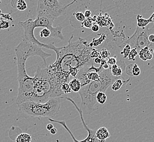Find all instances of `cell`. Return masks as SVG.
Returning <instances> with one entry per match:
<instances>
[{
    "label": "cell",
    "instance_id": "cell-27",
    "mask_svg": "<svg viewBox=\"0 0 154 142\" xmlns=\"http://www.w3.org/2000/svg\"><path fill=\"white\" fill-rule=\"evenodd\" d=\"M111 55V53L109 51H108L106 49H101L100 52V55L101 58L103 59H106V58H109L110 55Z\"/></svg>",
    "mask_w": 154,
    "mask_h": 142
},
{
    "label": "cell",
    "instance_id": "cell-32",
    "mask_svg": "<svg viewBox=\"0 0 154 142\" xmlns=\"http://www.w3.org/2000/svg\"><path fill=\"white\" fill-rule=\"evenodd\" d=\"M133 65H134V64H130V65H128L125 69L126 73L129 77H133V74H132Z\"/></svg>",
    "mask_w": 154,
    "mask_h": 142
},
{
    "label": "cell",
    "instance_id": "cell-5",
    "mask_svg": "<svg viewBox=\"0 0 154 142\" xmlns=\"http://www.w3.org/2000/svg\"><path fill=\"white\" fill-rule=\"evenodd\" d=\"M61 99V97H52L44 103L26 101L18 105V108L21 112L33 117L53 118L60 111Z\"/></svg>",
    "mask_w": 154,
    "mask_h": 142
},
{
    "label": "cell",
    "instance_id": "cell-10",
    "mask_svg": "<svg viewBox=\"0 0 154 142\" xmlns=\"http://www.w3.org/2000/svg\"><path fill=\"white\" fill-rule=\"evenodd\" d=\"M96 22L99 26L110 27V28L109 29L110 30H112V29L114 27L112 18L107 13H105L104 14L100 13L99 16L96 17Z\"/></svg>",
    "mask_w": 154,
    "mask_h": 142
},
{
    "label": "cell",
    "instance_id": "cell-1",
    "mask_svg": "<svg viewBox=\"0 0 154 142\" xmlns=\"http://www.w3.org/2000/svg\"><path fill=\"white\" fill-rule=\"evenodd\" d=\"M73 37L72 35L66 46L58 48L55 53V61L47 67L55 97H61L64 94L61 88L62 85L69 82L70 68L75 67L80 70L93 65L94 59L90 56L93 48L90 47L85 38H79L77 41L73 42Z\"/></svg>",
    "mask_w": 154,
    "mask_h": 142
},
{
    "label": "cell",
    "instance_id": "cell-7",
    "mask_svg": "<svg viewBox=\"0 0 154 142\" xmlns=\"http://www.w3.org/2000/svg\"><path fill=\"white\" fill-rule=\"evenodd\" d=\"M76 2L74 1L63 5L58 0H38L36 16L46 18L54 21L57 18L65 14L67 9Z\"/></svg>",
    "mask_w": 154,
    "mask_h": 142
},
{
    "label": "cell",
    "instance_id": "cell-22",
    "mask_svg": "<svg viewBox=\"0 0 154 142\" xmlns=\"http://www.w3.org/2000/svg\"><path fill=\"white\" fill-rule=\"evenodd\" d=\"M96 99L98 103L101 105H104L106 102L107 96L104 92H99L96 96Z\"/></svg>",
    "mask_w": 154,
    "mask_h": 142
},
{
    "label": "cell",
    "instance_id": "cell-16",
    "mask_svg": "<svg viewBox=\"0 0 154 142\" xmlns=\"http://www.w3.org/2000/svg\"><path fill=\"white\" fill-rule=\"evenodd\" d=\"M69 84L71 90L75 92H79L82 88L80 80L76 78L72 79L69 82Z\"/></svg>",
    "mask_w": 154,
    "mask_h": 142
},
{
    "label": "cell",
    "instance_id": "cell-43",
    "mask_svg": "<svg viewBox=\"0 0 154 142\" xmlns=\"http://www.w3.org/2000/svg\"></svg>",
    "mask_w": 154,
    "mask_h": 142
},
{
    "label": "cell",
    "instance_id": "cell-4",
    "mask_svg": "<svg viewBox=\"0 0 154 142\" xmlns=\"http://www.w3.org/2000/svg\"><path fill=\"white\" fill-rule=\"evenodd\" d=\"M54 21L43 17L36 16L34 20L31 18H29L24 21H21L18 23L19 26L22 27L24 30V39L29 42L37 45L40 47H44L46 49L52 50L54 52L57 47L54 43L44 44L40 42L35 36L34 31L37 27L47 28L51 32V38H59L61 40L64 39V36L62 33L63 27L61 26L54 27L53 24Z\"/></svg>",
    "mask_w": 154,
    "mask_h": 142
},
{
    "label": "cell",
    "instance_id": "cell-40",
    "mask_svg": "<svg viewBox=\"0 0 154 142\" xmlns=\"http://www.w3.org/2000/svg\"><path fill=\"white\" fill-rule=\"evenodd\" d=\"M107 63V61H106V60L105 59H101V66H104V65H105V64H106Z\"/></svg>",
    "mask_w": 154,
    "mask_h": 142
},
{
    "label": "cell",
    "instance_id": "cell-26",
    "mask_svg": "<svg viewBox=\"0 0 154 142\" xmlns=\"http://www.w3.org/2000/svg\"><path fill=\"white\" fill-rule=\"evenodd\" d=\"M138 50L134 48V49H132L131 52L129 53V55H128V60L129 61H135L136 60V57L138 55Z\"/></svg>",
    "mask_w": 154,
    "mask_h": 142
},
{
    "label": "cell",
    "instance_id": "cell-35",
    "mask_svg": "<svg viewBox=\"0 0 154 142\" xmlns=\"http://www.w3.org/2000/svg\"><path fill=\"white\" fill-rule=\"evenodd\" d=\"M91 14H92V12L89 10H86L84 12V15H85L86 18H88L90 17Z\"/></svg>",
    "mask_w": 154,
    "mask_h": 142
},
{
    "label": "cell",
    "instance_id": "cell-8",
    "mask_svg": "<svg viewBox=\"0 0 154 142\" xmlns=\"http://www.w3.org/2000/svg\"><path fill=\"white\" fill-rule=\"evenodd\" d=\"M154 33L153 29H150L149 26L145 28H140L137 26L136 31L131 37H129L127 40L121 44L120 47L128 44L132 49H136L138 52L144 48L149 47L152 50L154 46L149 42L148 37L149 35Z\"/></svg>",
    "mask_w": 154,
    "mask_h": 142
},
{
    "label": "cell",
    "instance_id": "cell-14",
    "mask_svg": "<svg viewBox=\"0 0 154 142\" xmlns=\"http://www.w3.org/2000/svg\"><path fill=\"white\" fill-rule=\"evenodd\" d=\"M139 58L144 61L150 60L153 58L151 50L149 47H146L142 49L138 53Z\"/></svg>",
    "mask_w": 154,
    "mask_h": 142
},
{
    "label": "cell",
    "instance_id": "cell-34",
    "mask_svg": "<svg viewBox=\"0 0 154 142\" xmlns=\"http://www.w3.org/2000/svg\"><path fill=\"white\" fill-rule=\"evenodd\" d=\"M91 29L93 32H98L99 30V26L98 24H94L92 27Z\"/></svg>",
    "mask_w": 154,
    "mask_h": 142
},
{
    "label": "cell",
    "instance_id": "cell-28",
    "mask_svg": "<svg viewBox=\"0 0 154 142\" xmlns=\"http://www.w3.org/2000/svg\"><path fill=\"white\" fill-rule=\"evenodd\" d=\"M62 90L64 94H69L71 92V89L70 87L69 83H64L62 85Z\"/></svg>",
    "mask_w": 154,
    "mask_h": 142
},
{
    "label": "cell",
    "instance_id": "cell-23",
    "mask_svg": "<svg viewBox=\"0 0 154 142\" xmlns=\"http://www.w3.org/2000/svg\"><path fill=\"white\" fill-rule=\"evenodd\" d=\"M131 50H132L131 47L128 44H126L123 46V50L120 53V54L123 55V58H127L128 57V55L131 52Z\"/></svg>",
    "mask_w": 154,
    "mask_h": 142
},
{
    "label": "cell",
    "instance_id": "cell-19",
    "mask_svg": "<svg viewBox=\"0 0 154 142\" xmlns=\"http://www.w3.org/2000/svg\"><path fill=\"white\" fill-rule=\"evenodd\" d=\"M31 136L26 133H22L18 136L16 139V142H31Z\"/></svg>",
    "mask_w": 154,
    "mask_h": 142
},
{
    "label": "cell",
    "instance_id": "cell-6",
    "mask_svg": "<svg viewBox=\"0 0 154 142\" xmlns=\"http://www.w3.org/2000/svg\"><path fill=\"white\" fill-rule=\"evenodd\" d=\"M34 94L32 101L37 103L46 102L50 98L54 97L53 83L47 67H37L34 77Z\"/></svg>",
    "mask_w": 154,
    "mask_h": 142
},
{
    "label": "cell",
    "instance_id": "cell-13",
    "mask_svg": "<svg viewBox=\"0 0 154 142\" xmlns=\"http://www.w3.org/2000/svg\"><path fill=\"white\" fill-rule=\"evenodd\" d=\"M154 18V12L151 16L148 19H144L143 16L141 15H137V26L140 28H145L148 26L150 23L154 22L153 19Z\"/></svg>",
    "mask_w": 154,
    "mask_h": 142
},
{
    "label": "cell",
    "instance_id": "cell-39",
    "mask_svg": "<svg viewBox=\"0 0 154 142\" xmlns=\"http://www.w3.org/2000/svg\"><path fill=\"white\" fill-rule=\"evenodd\" d=\"M50 133L52 134V135H55L57 133V129L55 127H54L53 128H52L51 131H50Z\"/></svg>",
    "mask_w": 154,
    "mask_h": 142
},
{
    "label": "cell",
    "instance_id": "cell-15",
    "mask_svg": "<svg viewBox=\"0 0 154 142\" xmlns=\"http://www.w3.org/2000/svg\"><path fill=\"white\" fill-rule=\"evenodd\" d=\"M12 7L19 11H24L27 9V4L24 0H13L11 2Z\"/></svg>",
    "mask_w": 154,
    "mask_h": 142
},
{
    "label": "cell",
    "instance_id": "cell-12",
    "mask_svg": "<svg viewBox=\"0 0 154 142\" xmlns=\"http://www.w3.org/2000/svg\"><path fill=\"white\" fill-rule=\"evenodd\" d=\"M129 80L130 78L125 79V78H123L121 76L117 77V79L112 84V89L115 91H117L118 90L121 89L123 86H125Z\"/></svg>",
    "mask_w": 154,
    "mask_h": 142
},
{
    "label": "cell",
    "instance_id": "cell-9",
    "mask_svg": "<svg viewBox=\"0 0 154 142\" xmlns=\"http://www.w3.org/2000/svg\"><path fill=\"white\" fill-rule=\"evenodd\" d=\"M62 99H65L66 100H68L70 101V102H71L75 107L76 108V109H77V111L79 112V114L80 116V119L82 121V125L84 127V128H85L86 130L88 132V136L87 137H86V138L84 140H82V141H78L77 139H76L75 138L73 133H72V132L70 131V130L69 129V127L67 126L66 122L65 121H59V120H54L52 119H51V118H48V120L51 121V122H55V123H57L59 124L60 125H61L62 126H63V127H64V128L68 131V132L70 134V135L71 136V137L72 138L73 140V142H100L97 139V138L96 137V132L95 130H92L91 128H90L88 126V125H87V124L86 123L84 119V116H83V111H82V109L80 108L78 105H76V103L74 102V101L73 100H72L71 98H69V97H62Z\"/></svg>",
    "mask_w": 154,
    "mask_h": 142
},
{
    "label": "cell",
    "instance_id": "cell-18",
    "mask_svg": "<svg viewBox=\"0 0 154 142\" xmlns=\"http://www.w3.org/2000/svg\"><path fill=\"white\" fill-rule=\"evenodd\" d=\"M96 17L97 16H94L93 17H90L86 18L85 20L82 22L81 27H85L86 29H91L92 26L94 25L93 23L96 22Z\"/></svg>",
    "mask_w": 154,
    "mask_h": 142
},
{
    "label": "cell",
    "instance_id": "cell-20",
    "mask_svg": "<svg viewBox=\"0 0 154 142\" xmlns=\"http://www.w3.org/2000/svg\"><path fill=\"white\" fill-rule=\"evenodd\" d=\"M110 69H111L112 74L114 77H119L121 76L122 72H123V70L120 66H118L117 64L111 66Z\"/></svg>",
    "mask_w": 154,
    "mask_h": 142
},
{
    "label": "cell",
    "instance_id": "cell-17",
    "mask_svg": "<svg viewBox=\"0 0 154 142\" xmlns=\"http://www.w3.org/2000/svg\"><path fill=\"white\" fill-rule=\"evenodd\" d=\"M100 37L98 39H96V38H93L92 41L89 43V46L91 48H93V47H97L99 45L101 44L106 39V36L105 34L104 33H102L100 35Z\"/></svg>",
    "mask_w": 154,
    "mask_h": 142
},
{
    "label": "cell",
    "instance_id": "cell-11",
    "mask_svg": "<svg viewBox=\"0 0 154 142\" xmlns=\"http://www.w3.org/2000/svg\"><path fill=\"white\" fill-rule=\"evenodd\" d=\"M96 137L100 142H106V139L110 137L108 130L105 127H101L96 131Z\"/></svg>",
    "mask_w": 154,
    "mask_h": 142
},
{
    "label": "cell",
    "instance_id": "cell-31",
    "mask_svg": "<svg viewBox=\"0 0 154 142\" xmlns=\"http://www.w3.org/2000/svg\"><path fill=\"white\" fill-rule=\"evenodd\" d=\"M90 58L92 59H94L95 58H101L100 52H99L95 48H93L91 53H90Z\"/></svg>",
    "mask_w": 154,
    "mask_h": 142
},
{
    "label": "cell",
    "instance_id": "cell-36",
    "mask_svg": "<svg viewBox=\"0 0 154 142\" xmlns=\"http://www.w3.org/2000/svg\"><path fill=\"white\" fill-rule=\"evenodd\" d=\"M148 39H149V42L153 44L154 43V34L152 33L151 35H149V37H148Z\"/></svg>",
    "mask_w": 154,
    "mask_h": 142
},
{
    "label": "cell",
    "instance_id": "cell-37",
    "mask_svg": "<svg viewBox=\"0 0 154 142\" xmlns=\"http://www.w3.org/2000/svg\"><path fill=\"white\" fill-rule=\"evenodd\" d=\"M101 58H94V63H98V64H100L101 63Z\"/></svg>",
    "mask_w": 154,
    "mask_h": 142
},
{
    "label": "cell",
    "instance_id": "cell-3",
    "mask_svg": "<svg viewBox=\"0 0 154 142\" xmlns=\"http://www.w3.org/2000/svg\"><path fill=\"white\" fill-rule=\"evenodd\" d=\"M100 82H92L89 84L82 86L79 92L80 96L81 109L83 113L90 114L98 109V103L96 96L99 92H104L117 79L112 75L110 68L104 70L99 74Z\"/></svg>",
    "mask_w": 154,
    "mask_h": 142
},
{
    "label": "cell",
    "instance_id": "cell-42",
    "mask_svg": "<svg viewBox=\"0 0 154 142\" xmlns=\"http://www.w3.org/2000/svg\"><path fill=\"white\" fill-rule=\"evenodd\" d=\"M1 18H1V16H0V19H1Z\"/></svg>",
    "mask_w": 154,
    "mask_h": 142
},
{
    "label": "cell",
    "instance_id": "cell-25",
    "mask_svg": "<svg viewBox=\"0 0 154 142\" xmlns=\"http://www.w3.org/2000/svg\"><path fill=\"white\" fill-rule=\"evenodd\" d=\"M11 26V22L3 19H0V29H7Z\"/></svg>",
    "mask_w": 154,
    "mask_h": 142
},
{
    "label": "cell",
    "instance_id": "cell-29",
    "mask_svg": "<svg viewBox=\"0 0 154 142\" xmlns=\"http://www.w3.org/2000/svg\"><path fill=\"white\" fill-rule=\"evenodd\" d=\"M117 56L115 55L113 57H109L107 61V64L111 66L117 64Z\"/></svg>",
    "mask_w": 154,
    "mask_h": 142
},
{
    "label": "cell",
    "instance_id": "cell-24",
    "mask_svg": "<svg viewBox=\"0 0 154 142\" xmlns=\"http://www.w3.org/2000/svg\"><path fill=\"white\" fill-rule=\"evenodd\" d=\"M40 36L41 38H51V32L47 28H44L40 32Z\"/></svg>",
    "mask_w": 154,
    "mask_h": 142
},
{
    "label": "cell",
    "instance_id": "cell-33",
    "mask_svg": "<svg viewBox=\"0 0 154 142\" xmlns=\"http://www.w3.org/2000/svg\"><path fill=\"white\" fill-rule=\"evenodd\" d=\"M0 16H1L2 18H4V19H7V20H9L10 21H13V19H12V16H11L10 14H4L2 13Z\"/></svg>",
    "mask_w": 154,
    "mask_h": 142
},
{
    "label": "cell",
    "instance_id": "cell-21",
    "mask_svg": "<svg viewBox=\"0 0 154 142\" xmlns=\"http://www.w3.org/2000/svg\"><path fill=\"white\" fill-rule=\"evenodd\" d=\"M73 16H74L75 19L80 22L81 26L82 22L85 20L86 18L84 13L82 11H76L73 13Z\"/></svg>",
    "mask_w": 154,
    "mask_h": 142
},
{
    "label": "cell",
    "instance_id": "cell-41",
    "mask_svg": "<svg viewBox=\"0 0 154 142\" xmlns=\"http://www.w3.org/2000/svg\"><path fill=\"white\" fill-rule=\"evenodd\" d=\"M2 14V11H1V10H0V15Z\"/></svg>",
    "mask_w": 154,
    "mask_h": 142
},
{
    "label": "cell",
    "instance_id": "cell-38",
    "mask_svg": "<svg viewBox=\"0 0 154 142\" xmlns=\"http://www.w3.org/2000/svg\"><path fill=\"white\" fill-rule=\"evenodd\" d=\"M54 128V126H53V124H51V123L48 124V125H47V127H46L47 130H48V131H50L52 128Z\"/></svg>",
    "mask_w": 154,
    "mask_h": 142
},
{
    "label": "cell",
    "instance_id": "cell-30",
    "mask_svg": "<svg viewBox=\"0 0 154 142\" xmlns=\"http://www.w3.org/2000/svg\"><path fill=\"white\" fill-rule=\"evenodd\" d=\"M140 69H139V66L137 64H134L133 65V70H132V74L133 76H138L140 74Z\"/></svg>",
    "mask_w": 154,
    "mask_h": 142
},
{
    "label": "cell",
    "instance_id": "cell-2",
    "mask_svg": "<svg viewBox=\"0 0 154 142\" xmlns=\"http://www.w3.org/2000/svg\"><path fill=\"white\" fill-rule=\"evenodd\" d=\"M15 53L17 58L18 82L19 84L18 96L16 100V105L26 101H31L34 94V77H30L27 72V60L34 56H39L43 63L47 65L46 59L52 56L51 54L43 51L42 48L27 41L24 38L16 46Z\"/></svg>",
    "mask_w": 154,
    "mask_h": 142
}]
</instances>
